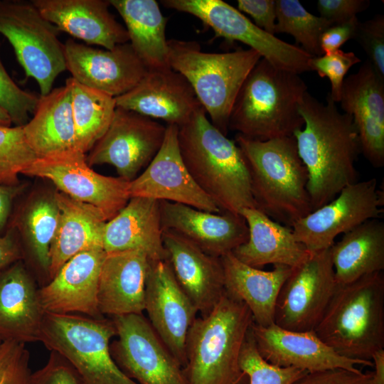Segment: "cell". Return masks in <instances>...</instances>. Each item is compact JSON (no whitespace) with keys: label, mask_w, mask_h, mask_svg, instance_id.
I'll return each instance as SVG.
<instances>
[{"label":"cell","mask_w":384,"mask_h":384,"mask_svg":"<svg viewBox=\"0 0 384 384\" xmlns=\"http://www.w3.org/2000/svg\"><path fill=\"white\" fill-rule=\"evenodd\" d=\"M314 331L338 355L372 361L373 355L384 349L383 272L337 284Z\"/></svg>","instance_id":"obj_6"},{"label":"cell","mask_w":384,"mask_h":384,"mask_svg":"<svg viewBox=\"0 0 384 384\" xmlns=\"http://www.w3.org/2000/svg\"><path fill=\"white\" fill-rule=\"evenodd\" d=\"M53 197L59 210V221L50 251L49 281L75 255L103 248L107 223L102 213L91 205L74 200L60 191L55 192Z\"/></svg>","instance_id":"obj_31"},{"label":"cell","mask_w":384,"mask_h":384,"mask_svg":"<svg viewBox=\"0 0 384 384\" xmlns=\"http://www.w3.org/2000/svg\"><path fill=\"white\" fill-rule=\"evenodd\" d=\"M162 235L159 201L132 197L107 221L102 247L106 253L137 250L144 252L151 261L167 260Z\"/></svg>","instance_id":"obj_28"},{"label":"cell","mask_w":384,"mask_h":384,"mask_svg":"<svg viewBox=\"0 0 384 384\" xmlns=\"http://www.w3.org/2000/svg\"><path fill=\"white\" fill-rule=\"evenodd\" d=\"M22 189L23 186L20 184L13 186L0 185V232L9 221L14 199Z\"/></svg>","instance_id":"obj_50"},{"label":"cell","mask_w":384,"mask_h":384,"mask_svg":"<svg viewBox=\"0 0 384 384\" xmlns=\"http://www.w3.org/2000/svg\"><path fill=\"white\" fill-rule=\"evenodd\" d=\"M58 33L32 1H0V33L11 44L26 76L38 82L41 95L49 93L58 75L66 70Z\"/></svg>","instance_id":"obj_9"},{"label":"cell","mask_w":384,"mask_h":384,"mask_svg":"<svg viewBox=\"0 0 384 384\" xmlns=\"http://www.w3.org/2000/svg\"><path fill=\"white\" fill-rule=\"evenodd\" d=\"M240 366L248 378V384H292L309 373L294 367H279L266 361L258 352L251 326L241 349Z\"/></svg>","instance_id":"obj_39"},{"label":"cell","mask_w":384,"mask_h":384,"mask_svg":"<svg viewBox=\"0 0 384 384\" xmlns=\"http://www.w3.org/2000/svg\"><path fill=\"white\" fill-rule=\"evenodd\" d=\"M39 97L20 88L11 78L0 59V107L15 126H24L36 110Z\"/></svg>","instance_id":"obj_40"},{"label":"cell","mask_w":384,"mask_h":384,"mask_svg":"<svg viewBox=\"0 0 384 384\" xmlns=\"http://www.w3.org/2000/svg\"><path fill=\"white\" fill-rule=\"evenodd\" d=\"M169 9L191 14L210 27L215 37L242 43L274 67L300 74L311 71L313 57L257 26L240 11L222 0H161Z\"/></svg>","instance_id":"obj_10"},{"label":"cell","mask_w":384,"mask_h":384,"mask_svg":"<svg viewBox=\"0 0 384 384\" xmlns=\"http://www.w3.org/2000/svg\"><path fill=\"white\" fill-rule=\"evenodd\" d=\"M33 117L23 126L26 139L38 157L75 148L71 89L68 82L40 95Z\"/></svg>","instance_id":"obj_32"},{"label":"cell","mask_w":384,"mask_h":384,"mask_svg":"<svg viewBox=\"0 0 384 384\" xmlns=\"http://www.w3.org/2000/svg\"><path fill=\"white\" fill-rule=\"evenodd\" d=\"M299 111L304 125L293 136L307 171L306 188L314 210L358 181L356 162L361 142L352 117L339 112L329 97L324 104L307 91Z\"/></svg>","instance_id":"obj_1"},{"label":"cell","mask_w":384,"mask_h":384,"mask_svg":"<svg viewBox=\"0 0 384 384\" xmlns=\"http://www.w3.org/2000/svg\"><path fill=\"white\" fill-rule=\"evenodd\" d=\"M252 322L248 307L225 292L208 315L196 318L186 342L188 384H248L240 355Z\"/></svg>","instance_id":"obj_5"},{"label":"cell","mask_w":384,"mask_h":384,"mask_svg":"<svg viewBox=\"0 0 384 384\" xmlns=\"http://www.w3.org/2000/svg\"><path fill=\"white\" fill-rule=\"evenodd\" d=\"M178 142L191 176L222 212L257 208L241 149L213 125L203 106L178 127Z\"/></svg>","instance_id":"obj_2"},{"label":"cell","mask_w":384,"mask_h":384,"mask_svg":"<svg viewBox=\"0 0 384 384\" xmlns=\"http://www.w3.org/2000/svg\"><path fill=\"white\" fill-rule=\"evenodd\" d=\"M369 5L368 0H319L317 9L321 17L336 24L356 17Z\"/></svg>","instance_id":"obj_46"},{"label":"cell","mask_w":384,"mask_h":384,"mask_svg":"<svg viewBox=\"0 0 384 384\" xmlns=\"http://www.w3.org/2000/svg\"><path fill=\"white\" fill-rule=\"evenodd\" d=\"M220 260L225 292L248 307L254 324L264 327L274 324L277 299L292 267L275 265L273 270L264 271L242 262L233 252Z\"/></svg>","instance_id":"obj_30"},{"label":"cell","mask_w":384,"mask_h":384,"mask_svg":"<svg viewBox=\"0 0 384 384\" xmlns=\"http://www.w3.org/2000/svg\"><path fill=\"white\" fill-rule=\"evenodd\" d=\"M251 328L260 356L279 367H294L309 373L336 368L357 371L358 365L373 367L372 361L353 360L338 355L314 331H289L274 324L264 327L254 322Z\"/></svg>","instance_id":"obj_19"},{"label":"cell","mask_w":384,"mask_h":384,"mask_svg":"<svg viewBox=\"0 0 384 384\" xmlns=\"http://www.w3.org/2000/svg\"><path fill=\"white\" fill-rule=\"evenodd\" d=\"M151 262L137 250L106 253L97 291L98 309L103 316L143 314Z\"/></svg>","instance_id":"obj_26"},{"label":"cell","mask_w":384,"mask_h":384,"mask_svg":"<svg viewBox=\"0 0 384 384\" xmlns=\"http://www.w3.org/2000/svg\"><path fill=\"white\" fill-rule=\"evenodd\" d=\"M337 284L352 282L384 270V223L367 220L330 247Z\"/></svg>","instance_id":"obj_34"},{"label":"cell","mask_w":384,"mask_h":384,"mask_svg":"<svg viewBox=\"0 0 384 384\" xmlns=\"http://www.w3.org/2000/svg\"><path fill=\"white\" fill-rule=\"evenodd\" d=\"M357 16L329 27L321 36L320 48L324 54L339 50L347 41L354 38L359 24Z\"/></svg>","instance_id":"obj_48"},{"label":"cell","mask_w":384,"mask_h":384,"mask_svg":"<svg viewBox=\"0 0 384 384\" xmlns=\"http://www.w3.org/2000/svg\"><path fill=\"white\" fill-rule=\"evenodd\" d=\"M306 92L299 74L261 58L236 96L228 129L259 141L293 136L304 125L299 107Z\"/></svg>","instance_id":"obj_4"},{"label":"cell","mask_w":384,"mask_h":384,"mask_svg":"<svg viewBox=\"0 0 384 384\" xmlns=\"http://www.w3.org/2000/svg\"><path fill=\"white\" fill-rule=\"evenodd\" d=\"M12 124L11 117L7 112L0 107V126L1 127H11Z\"/></svg>","instance_id":"obj_52"},{"label":"cell","mask_w":384,"mask_h":384,"mask_svg":"<svg viewBox=\"0 0 384 384\" xmlns=\"http://www.w3.org/2000/svg\"><path fill=\"white\" fill-rule=\"evenodd\" d=\"M31 1L59 31L66 32L87 44L110 50L129 42L125 27L109 11V0Z\"/></svg>","instance_id":"obj_25"},{"label":"cell","mask_w":384,"mask_h":384,"mask_svg":"<svg viewBox=\"0 0 384 384\" xmlns=\"http://www.w3.org/2000/svg\"><path fill=\"white\" fill-rule=\"evenodd\" d=\"M105 255L103 248H95L68 260L47 284L38 289L45 312L105 317L98 309L97 291Z\"/></svg>","instance_id":"obj_20"},{"label":"cell","mask_w":384,"mask_h":384,"mask_svg":"<svg viewBox=\"0 0 384 384\" xmlns=\"http://www.w3.org/2000/svg\"><path fill=\"white\" fill-rule=\"evenodd\" d=\"M166 126L134 111L116 107L112 120L87 157L90 166L110 164L132 181L160 149Z\"/></svg>","instance_id":"obj_15"},{"label":"cell","mask_w":384,"mask_h":384,"mask_svg":"<svg viewBox=\"0 0 384 384\" xmlns=\"http://www.w3.org/2000/svg\"><path fill=\"white\" fill-rule=\"evenodd\" d=\"M178 127L166 126L163 144L150 164L129 183L132 197H143L186 205L198 210L222 213L198 186L180 153Z\"/></svg>","instance_id":"obj_16"},{"label":"cell","mask_w":384,"mask_h":384,"mask_svg":"<svg viewBox=\"0 0 384 384\" xmlns=\"http://www.w3.org/2000/svg\"><path fill=\"white\" fill-rule=\"evenodd\" d=\"M368 56L378 74L384 78V16L359 22L354 37Z\"/></svg>","instance_id":"obj_43"},{"label":"cell","mask_w":384,"mask_h":384,"mask_svg":"<svg viewBox=\"0 0 384 384\" xmlns=\"http://www.w3.org/2000/svg\"><path fill=\"white\" fill-rule=\"evenodd\" d=\"M361 62L353 52L337 50L334 52L312 57L309 60L311 71H315L321 78H327L331 82V92L328 97L335 103L339 102L345 75L349 69Z\"/></svg>","instance_id":"obj_41"},{"label":"cell","mask_w":384,"mask_h":384,"mask_svg":"<svg viewBox=\"0 0 384 384\" xmlns=\"http://www.w3.org/2000/svg\"><path fill=\"white\" fill-rule=\"evenodd\" d=\"M1 341H1V339L0 338V343H1Z\"/></svg>","instance_id":"obj_53"},{"label":"cell","mask_w":384,"mask_h":384,"mask_svg":"<svg viewBox=\"0 0 384 384\" xmlns=\"http://www.w3.org/2000/svg\"><path fill=\"white\" fill-rule=\"evenodd\" d=\"M114 100L116 107L178 127L202 107L186 78L171 68L147 70L134 87Z\"/></svg>","instance_id":"obj_23"},{"label":"cell","mask_w":384,"mask_h":384,"mask_svg":"<svg viewBox=\"0 0 384 384\" xmlns=\"http://www.w3.org/2000/svg\"><path fill=\"white\" fill-rule=\"evenodd\" d=\"M36 158L26 139L23 126H0V185H18V174Z\"/></svg>","instance_id":"obj_38"},{"label":"cell","mask_w":384,"mask_h":384,"mask_svg":"<svg viewBox=\"0 0 384 384\" xmlns=\"http://www.w3.org/2000/svg\"><path fill=\"white\" fill-rule=\"evenodd\" d=\"M22 259L23 252L16 233L10 228L0 237V272Z\"/></svg>","instance_id":"obj_49"},{"label":"cell","mask_w":384,"mask_h":384,"mask_svg":"<svg viewBox=\"0 0 384 384\" xmlns=\"http://www.w3.org/2000/svg\"><path fill=\"white\" fill-rule=\"evenodd\" d=\"M111 319L117 339L110 353L127 377L138 384H188L183 368L143 314Z\"/></svg>","instance_id":"obj_11"},{"label":"cell","mask_w":384,"mask_h":384,"mask_svg":"<svg viewBox=\"0 0 384 384\" xmlns=\"http://www.w3.org/2000/svg\"><path fill=\"white\" fill-rule=\"evenodd\" d=\"M29 384H84L73 366L62 356L50 351L46 365L31 374Z\"/></svg>","instance_id":"obj_44"},{"label":"cell","mask_w":384,"mask_h":384,"mask_svg":"<svg viewBox=\"0 0 384 384\" xmlns=\"http://www.w3.org/2000/svg\"><path fill=\"white\" fill-rule=\"evenodd\" d=\"M162 240L167 261L178 284L201 316L208 315L225 293L220 258L169 230H163Z\"/></svg>","instance_id":"obj_24"},{"label":"cell","mask_w":384,"mask_h":384,"mask_svg":"<svg viewBox=\"0 0 384 384\" xmlns=\"http://www.w3.org/2000/svg\"><path fill=\"white\" fill-rule=\"evenodd\" d=\"M238 11L250 15L255 24L274 35L276 4L274 0H238Z\"/></svg>","instance_id":"obj_47"},{"label":"cell","mask_w":384,"mask_h":384,"mask_svg":"<svg viewBox=\"0 0 384 384\" xmlns=\"http://www.w3.org/2000/svg\"><path fill=\"white\" fill-rule=\"evenodd\" d=\"M353 118L361 154L376 169L384 166V78L369 60L343 80L340 101Z\"/></svg>","instance_id":"obj_21"},{"label":"cell","mask_w":384,"mask_h":384,"mask_svg":"<svg viewBox=\"0 0 384 384\" xmlns=\"http://www.w3.org/2000/svg\"><path fill=\"white\" fill-rule=\"evenodd\" d=\"M116 336L111 318L46 313L41 341L66 359L84 384H138L118 368L110 353Z\"/></svg>","instance_id":"obj_8"},{"label":"cell","mask_w":384,"mask_h":384,"mask_svg":"<svg viewBox=\"0 0 384 384\" xmlns=\"http://www.w3.org/2000/svg\"><path fill=\"white\" fill-rule=\"evenodd\" d=\"M168 47L171 68L186 78L210 122L227 136L236 96L262 57L241 47L231 52L207 53L197 42L177 39L168 40Z\"/></svg>","instance_id":"obj_7"},{"label":"cell","mask_w":384,"mask_h":384,"mask_svg":"<svg viewBox=\"0 0 384 384\" xmlns=\"http://www.w3.org/2000/svg\"><path fill=\"white\" fill-rule=\"evenodd\" d=\"M59 221L54 197L35 201L25 211L21 224L30 257L49 282L50 251ZM46 283V284H47Z\"/></svg>","instance_id":"obj_36"},{"label":"cell","mask_w":384,"mask_h":384,"mask_svg":"<svg viewBox=\"0 0 384 384\" xmlns=\"http://www.w3.org/2000/svg\"><path fill=\"white\" fill-rule=\"evenodd\" d=\"M383 192L372 178L341 190L330 202L314 210L291 227L295 238L309 252L330 248L335 238L383 212Z\"/></svg>","instance_id":"obj_14"},{"label":"cell","mask_w":384,"mask_h":384,"mask_svg":"<svg viewBox=\"0 0 384 384\" xmlns=\"http://www.w3.org/2000/svg\"><path fill=\"white\" fill-rule=\"evenodd\" d=\"M248 227L247 240L232 252L242 262L260 269L266 265L295 267L310 252L297 240L292 228L277 223L255 208L240 213Z\"/></svg>","instance_id":"obj_29"},{"label":"cell","mask_w":384,"mask_h":384,"mask_svg":"<svg viewBox=\"0 0 384 384\" xmlns=\"http://www.w3.org/2000/svg\"><path fill=\"white\" fill-rule=\"evenodd\" d=\"M372 362L375 370L372 372L370 384H384V349L373 355Z\"/></svg>","instance_id":"obj_51"},{"label":"cell","mask_w":384,"mask_h":384,"mask_svg":"<svg viewBox=\"0 0 384 384\" xmlns=\"http://www.w3.org/2000/svg\"><path fill=\"white\" fill-rule=\"evenodd\" d=\"M337 286L330 248L310 252L292 267L275 306L274 323L289 331H314Z\"/></svg>","instance_id":"obj_13"},{"label":"cell","mask_w":384,"mask_h":384,"mask_svg":"<svg viewBox=\"0 0 384 384\" xmlns=\"http://www.w3.org/2000/svg\"><path fill=\"white\" fill-rule=\"evenodd\" d=\"M144 311L153 329L183 368L186 365L187 335L198 312L178 284L167 260L151 262Z\"/></svg>","instance_id":"obj_17"},{"label":"cell","mask_w":384,"mask_h":384,"mask_svg":"<svg viewBox=\"0 0 384 384\" xmlns=\"http://www.w3.org/2000/svg\"><path fill=\"white\" fill-rule=\"evenodd\" d=\"M235 142L245 159L258 210L290 228L313 211L294 136L259 141L237 134Z\"/></svg>","instance_id":"obj_3"},{"label":"cell","mask_w":384,"mask_h":384,"mask_svg":"<svg viewBox=\"0 0 384 384\" xmlns=\"http://www.w3.org/2000/svg\"><path fill=\"white\" fill-rule=\"evenodd\" d=\"M64 51L66 70L73 79L113 97L131 90L148 70L129 42L108 50L70 38Z\"/></svg>","instance_id":"obj_18"},{"label":"cell","mask_w":384,"mask_h":384,"mask_svg":"<svg viewBox=\"0 0 384 384\" xmlns=\"http://www.w3.org/2000/svg\"><path fill=\"white\" fill-rule=\"evenodd\" d=\"M66 81L71 89L75 127V148L85 154L107 130L116 109L114 97L87 87L72 77Z\"/></svg>","instance_id":"obj_35"},{"label":"cell","mask_w":384,"mask_h":384,"mask_svg":"<svg viewBox=\"0 0 384 384\" xmlns=\"http://www.w3.org/2000/svg\"><path fill=\"white\" fill-rule=\"evenodd\" d=\"M275 4L274 34H289L310 55H322L321 36L334 24L320 16L309 13L297 0H276Z\"/></svg>","instance_id":"obj_37"},{"label":"cell","mask_w":384,"mask_h":384,"mask_svg":"<svg viewBox=\"0 0 384 384\" xmlns=\"http://www.w3.org/2000/svg\"><path fill=\"white\" fill-rule=\"evenodd\" d=\"M46 312L34 279L22 260L0 272V338L41 341Z\"/></svg>","instance_id":"obj_27"},{"label":"cell","mask_w":384,"mask_h":384,"mask_svg":"<svg viewBox=\"0 0 384 384\" xmlns=\"http://www.w3.org/2000/svg\"><path fill=\"white\" fill-rule=\"evenodd\" d=\"M122 18L129 43L147 70L171 68L167 18L154 0H109Z\"/></svg>","instance_id":"obj_33"},{"label":"cell","mask_w":384,"mask_h":384,"mask_svg":"<svg viewBox=\"0 0 384 384\" xmlns=\"http://www.w3.org/2000/svg\"><path fill=\"white\" fill-rule=\"evenodd\" d=\"M372 372L336 368L307 373L292 384H370Z\"/></svg>","instance_id":"obj_45"},{"label":"cell","mask_w":384,"mask_h":384,"mask_svg":"<svg viewBox=\"0 0 384 384\" xmlns=\"http://www.w3.org/2000/svg\"><path fill=\"white\" fill-rule=\"evenodd\" d=\"M161 227L220 258L245 243L249 235L243 217L230 212H207L166 201H159Z\"/></svg>","instance_id":"obj_22"},{"label":"cell","mask_w":384,"mask_h":384,"mask_svg":"<svg viewBox=\"0 0 384 384\" xmlns=\"http://www.w3.org/2000/svg\"><path fill=\"white\" fill-rule=\"evenodd\" d=\"M30 353L25 343L2 341L0 343V384H29Z\"/></svg>","instance_id":"obj_42"},{"label":"cell","mask_w":384,"mask_h":384,"mask_svg":"<svg viewBox=\"0 0 384 384\" xmlns=\"http://www.w3.org/2000/svg\"><path fill=\"white\" fill-rule=\"evenodd\" d=\"M22 174L51 181L60 192L97 208L107 221L130 199L129 181L97 173L89 166L85 154L75 148L38 157Z\"/></svg>","instance_id":"obj_12"}]
</instances>
